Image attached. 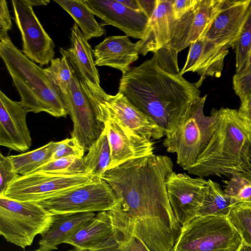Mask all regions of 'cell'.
Masks as SVG:
<instances>
[{"label": "cell", "mask_w": 251, "mask_h": 251, "mask_svg": "<svg viewBox=\"0 0 251 251\" xmlns=\"http://www.w3.org/2000/svg\"><path fill=\"white\" fill-rule=\"evenodd\" d=\"M71 46L66 50L61 48L62 55L66 56L88 88L99 89L100 76L95 63L93 50L77 25L71 28Z\"/></svg>", "instance_id": "cell-20"}, {"label": "cell", "mask_w": 251, "mask_h": 251, "mask_svg": "<svg viewBox=\"0 0 251 251\" xmlns=\"http://www.w3.org/2000/svg\"><path fill=\"white\" fill-rule=\"evenodd\" d=\"M154 53L159 65L163 70L176 74L180 73L177 64V52L166 45Z\"/></svg>", "instance_id": "cell-36"}, {"label": "cell", "mask_w": 251, "mask_h": 251, "mask_svg": "<svg viewBox=\"0 0 251 251\" xmlns=\"http://www.w3.org/2000/svg\"><path fill=\"white\" fill-rule=\"evenodd\" d=\"M56 142L50 141L35 150L18 155L9 156L16 172L26 176L51 160Z\"/></svg>", "instance_id": "cell-28"}, {"label": "cell", "mask_w": 251, "mask_h": 251, "mask_svg": "<svg viewBox=\"0 0 251 251\" xmlns=\"http://www.w3.org/2000/svg\"><path fill=\"white\" fill-rule=\"evenodd\" d=\"M50 66L44 69L47 75L52 83L58 88L65 97L75 71L67 58H53Z\"/></svg>", "instance_id": "cell-31"}, {"label": "cell", "mask_w": 251, "mask_h": 251, "mask_svg": "<svg viewBox=\"0 0 251 251\" xmlns=\"http://www.w3.org/2000/svg\"><path fill=\"white\" fill-rule=\"evenodd\" d=\"M28 111L20 101L9 98L0 91V145L24 152L32 145L26 123Z\"/></svg>", "instance_id": "cell-16"}, {"label": "cell", "mask_w": 251, "mask_h": 251, "mask_svg": "<svg viewBox=\"0 0 251 251\" xmlns=\"http://www.w3.org/2000/svg\"><path fill=\"white\" fill-rule=\"evenodd\" d=\"M94 179L87 174L67 175L34 172L20 176L9 184L3 196L0 197L38 202L89 183Z\"/></svg>", "instance_id": "cell-11"}, {"label": "cell", "mask_w": 251, "mask_h": 251, "mask_svg": "<svg viewBox=\"0 0 251 251\" xmlns=\"http://www.w3.org/2000/svg\"><path fill=\"white\" fill-rule=\"evenodd\" d=\"M118 92L159 126L166 136L201 97L196 83L161 68L155 53L122 75Z\"/></svg>", "instance_id": "cell-2"}, {"label": "cell", "mask_w": 251, "mask_h": 251, "mask_svg": "<svg viewBox=\"0 0 251 251\" xmlns=\"http://www.w3.org/2000/svg\"><path fill=\"white\" fill-rule=\"evenodd\" d=\"M199 0H173L172 4L173 15L176 20H179L191 10Z\"/></svg>", "instance_id": "cell-41"}, {"label": "cell", "mask_w": 251, "mask_h": 251, "mask_svg": "<svg viewBox=\"0 0 251 251\" xmlns=\"http://www.w3.org/2000/svg\"><path fill=\"white\" fill-rule=\"evenodd\" d=\"M250 70H251V56H250V59L248 67L247 69L244 72L250 71Z\"/></svg>", "instance_id": "cell-48"}, {"label": "cell", "mask_w": 251, "mask_h": 251, "mask_svg": "<svg viewBox=\"0 0 251 251\" xmlns=\"http://www.w3.org/2000/svg\"><path fill=\"white\" fill-rule=\"evenodd\" d=\"M173 0H157L143 38L139 40V53L156 52L170 41L176 23L173 15Z\"/></svg>", "instance_id": "cell-21"}, {"label": "cell", "mask_w": 251, "mask_h": 251, "mask_svg": "<svg viewBox=\"0 0 251 251\" xmlns=\"http://www.w3.org/2000/svg\"><path fill=\"white\" fill-rule=\"evenodd\" d=\"M27 2L31 6L39 5H47L50 2L49 0H26Z\"/></svg>", "instance_id": "cell-46"}, {"label": "cell", "mask_w": 251, "mask_h": 251, "mask_svg": "<svg viewBox=\"0 0 251 251\" xmlns=\"http://www.w3.org/2000/svg\"><path fill=\"white\" fill-rule=\"evenodd\" d=\"M206 98L207 95L201 97L191 106L163 141L167 151L176 153L177 163L186 171L206 148L215 129L214 114L204 113Z\"/></svg>", "instance_id": "cell-5"}, {"label": "cell", "mask_w": 251, "mask_h": 251, "mask_svg": "<svg viewBox=\"0 0 251 251\" xmlns=\"http://www.w3.org/2000/svg\"><path fill=\"white\" fill-rule=\"evenodd\" d=\"M9 156L0 153V196H3L9 184L18 178Z\"/></svg>", "instance_id": "cell-35"}, {"label": "cell", "mask_w": 251, "mask_h": 251, "mask_svg": "<svg viewBox=\"0 0 251 251\" xmlns=\"http://www.w3.org/2000/svg\"><path fill=\"white\" fill-rule=\"evenodd\" d=\"M96 215L94 212L54 215L53 222L39 242L42 251H51L66 242L86 222Z\"/></svg>", "instance_id": "cell-23"}, {"label": "cell", "mask_w": 251, "mask_h": 251, "mask_svg": "<svg viewBox=\"0 0 251 251\" xmlns=\"http://www.w3.org/2000/svg\"><path fill=\"white\" fill-rule=\"evenodd\" d=\"M173 167L170 157L153 153L108 169L100 177L119 200L108 211L124 243L135 237L151 251H173L182 226L167 192Z\"/></svg>", "instance_id": "cell-1"}, {"label": "cell", "mask_w": 251, "mask_h": 251, "mask_svg": "<svg viewBox=\"0 0 251 251\" xmlns=\"http://www.w3.org/2000/svg\"><path fill=\"white\" fill-rule=\"evenodd\" d=\"M36 202L53 215H65L108 211L119 200L109 185L98 178Z\"/></svg>", "instance_id": "cell-8"}, {"label": "cell", "mask_w": 251, "mask_h": 251, "mask_svg": "<svg viewBox=\"0 0 251 251\" xmlns=\"http://www.w3.org/2000/svg\"><path fill=\"white\" fill-rule=\"evenodd\" d=\"M54 219L36 202L0 197V234L23 249L30 246L36 235L45 233Z\"/></svg>", "instance_id": "cell-6"}, {"label": "cell", "mask_w": 251, "mask_h": 251, "mask_svg": "<svg viewBox=\"0 0 251 251\" xmlns=\"http://www.w3.org/2000/svg\"><path fill=\"white\" fill-rule=\"evenodd\" d=\"M242 243L227 217H196L181 226L173 251H238Z\"/></svg>", "instance_id": "cell-7"}, {"label": "cell", "mask_w": 251, "mask_h": 251, "mask_svg": "<svg viewBox=\"0 0 251 251\" xmlns=\"http://www.w3.org/2000/svg\"><path fill=\"white\" fill-rule=\"evenodd\" d=\"M74 19L87 40L102 36L105 29L96 20L94 14L82 0H54Z\"/></svg>", "instance_id": "cell-25"}, {"label": "cell", "mask_w": 251, "mask_h": 251, "mask_svg": "<svg viewBox=\"0 0 251 251\" xmlns=\"http://www.w3.org/2000/svg\"><path fill=\"white\" fill-rule=\"evenodd\" d=\"M83 159L86 174L93 178H100L108 169L111 162V151L105 127L99 138L91 145Z\"/></svg>", "instance_id": "cell-27"}, {"label": "cell", "mask_w": 251, "mask_h": 251, "mask_svg": "<svg viewBox=\"0 0 251 251\" xmlns=\"http://www.w3.org/2000/svg\"><path fill=\"white\" fill-rule=\"evenodd\" d=\"M241 101L238 113L244 123L251 129V94Z\"/></svg>", "instance_id": "cell-42"}, {"label": "cell", "mask_w": 251, "mask_h": 251, "mask_svg": "<svg viewBox=\"0 0 251 251\" xmlns=\"http://www.w3.org/2000/svg\"><path fill=\"white\" fill-rule=\"evenodd\" d=\"M233 88L240 100L251 94V70L234 75L232 79Z\"/></svg>", "instance_id": "cell-37"}, {"label": "cell", "mask_w": 251, "mask_h": 251, "mask_svg": "<svg viewBox=\"0 0 251 251\" xmlns=\"http://www.w3.org/2000/svg\"><path fill=\"white\" fill-rule=\"evenodd\" d=\"M85 151L73 138H66L56 142L51 160L69 156L84 157Z\"/></svg>", "instance_id": "cell-34"}, {"label": "cell", "mask_w": 251, "mask_h": 251, "mask_svg": "<svg viewBox=\"0 0 251 251\" xmlns=\"http://www.w3.org/2000/svg\"><path fill=\"white\" fill-rule=\"evenodd\" d=\"M238 251H251V247L243 243Z\"/></svg>", "instance_id": "cell-47"}, {"label": "cell", "mask_w": 251, "mask_h": 251, "mask_svg": "<svg viewBox=\"0 0 251 251\" xmlns=\"http://www.w3.org/2000/svg\"><path fill=\"white\" fill-rule=\"evenodd\" d=\"M224 182V192L235 204L241 202L251 203V170L233 175Z\"/></svg>", "instance_id": "cell-30"}, {"label": "cell", "mask_w": 251, "mask_h": 251, "mask_svg": "<svg viewBox=\"0 0 251 251\" xmlns=\"http://www.w3.org/2000/svg\"><path fill=\"white\" fill-rule=\"evenodd\" d=\"M234 205L233 200L226 194L218 183L208 179L202 203L197 217H227Z\"/></svg>", "instance_id": "cell-26"}, {"label": "cell", "mask_w": 251, "mask_h": 251, "mask_svg": "<svg viewBox=\"0 0 251 251\" xmlns=\"http://www.w3.org/2000/svg\"><path fill=\"white\" fill-rule=\"evenodd\" d=\"M15 23L21 34L23 53L41 66L54 56L55 44L26 0H12Z\"/></svg>", "instance_id": "cell-12"}, {"label": "cell", "mask_w": 251, "mask_h": 251, "mask_svg": "<svg viewBox=\"0 0 251 251\" xmlns=\"http://www.w3.org/2000/svg\"><path fill=\"white\" fill-rule=\"evenodd\" d=\"M202 39L203 46L193 71L200 76V79L196 83L199 88L206 77L221 76L225 59L228 54L229 48Z\"/></svg>", "instance_id": "cell-24"}, {"label": "cell", "mask_w": 251, "mask_h": 251, "mask_svg": "<svg viewBox=\"0 0 251 251\" xmlns=\"http://www.w3.org/2000/svg\"><path fill=\"white\" fill-rule=\"evenodd\" d=\"M12 26L11 18L8 8L7 1H0V41L9 37L8 32Z\"/></svg>", "instance_id": "cell-39"}, {"label": "cell", "mask_w": 251, "mask_h": 251, "mask_svg": "<svg viewBox=\"0 0 251 251\" xmlns=\"http://www.w3.org/2000/svg\"><path fill=\"white\" fill-rule=\"evenodd\" d=\"M105 25L114 26L128 37L142 39L150 19L143 11L131 9L118 0H82Z\"/></svg>", "instance_id": "cell-15"}, {"label": "cell", "mask_w": 251, "mask_h": 251, "mask_svg": "<svg viewBox=\"0 0 251 251\" xmlns=\"http://www.w3.org/2000/svg\"><path fill=\"white\" fill-rule=\"evenodd\" d=\"M93 51L96 66L116 69L124 75L138 59L139 40L133 43L126 35L111 36L97 45Z\"/></svg>", "instance_id": "cell-19"}, {"label": "cell", "mask_w": 251, "mask_h": 251, "mask_svg": "<svg viewBox=\"0 0 251 251\" xmlns=\"http://www.w3.org/2000/svg\"><path fill=\"white\" fill-rule=\"evenodd\" d=\"M104 124L111 151L108 169L128 160L153 154L154 146L151 139L113 121H107Z\"/></svg>", "instance_id": "cell-17"}, {"label": "cell", "mask_w": 251, "mask_h": 251, "mask_svg": "<svg viewBox=\"0 0 251 251\" xmlns=\"http://www.w3.org/2000/svg\"><path fill=\"white\" fill-rule=\"evenodd\" d=\"M83 157L69 156L52 160L35 172L67 175L86 174Z\"/></svg>", "instance_id": "cell-33"}, {"label": "cell", "mask_w": 251, "mask_h": 251, "mask_svg": "<svg viewBox=\"0 0 251 251\" xmlns=\"http://www.w3.org/2000/svg\"><path fill=\"white\" fill-rule=\"evenodd\" d=\"M251 3V0H225L222 9L201 38L232 47Z\"/></svg>", "instance_id": "cell-18"}, {"label": "cell", "mask_w": 251, "mask_h": 251, "mask_svg": "<svg viewBox=\"0 0 251 251\" xmlns=\"http://www.w3.org/2000/svg\"><path fill=\"white\" fill-rule=\"evenodd\" d=\"M128 8L137 11H143L138 0H118Z\"/></svg>", "instance_id": "cell-45"}, {"label": "cell", "mask_w": 251, "mask_h": 251, "mask_svg": "<svg viewBox=\"0 0 251 251\" xmlns=\"http://www.w3.org/2000/svg\"><path fill=\"white\" fill-rule=\"evenodd\" d=\"M225 0H199L176 21L170 42L166 45L178 53L201 38L220 12Z\"/></svg>", "instance_id": "cell-14"}, {"label": "cell", "mask_w": 251, "mask_h": 251, "mask_svg": "<svg viewBox=\"0 0 251 251\" xmlns=\"http://www.w3.org/2000/svg\"><path fill=\"white\" fill-rule=\"evenodd\" d=\"M207 180L173 172L166 188L169 201L176 218L184 226L197 217L203 200Z\"/></svg>", "instance_id": "cell-13"}, {"label": "cell", "mask_w": 251, "mask_h": 251, "mask_svg": "<svg viewBox=\"0 0 251 251\" xmlns=\"http://www.w3.org/2000/svg\"><path fill=\"white\" fill-rule=\"evenodd\" d=\"M122 251H151L146 245L140 239L131 237L123 243Z\"/></svg>", "instance_id": "cell-43"}, {"label": "cell", "mask_w": 251, "mask_h": 251, "mask_svg": "<svg viewBox=\"0 0 251 251\" xmlns=\"http://www.w3.org/2000/svg\"><path fill=\"white\" fill-rule=\"evenodd\" d=\"M0 56L28 112H46L55 117L69 114L65 97L44 69L27 58L9 37L0 41Z\"/></svg>", "instance_id": "cell-4"}, {"label": "cell", "mask_w": 251, "mask_h": 251, "mask_svg": "<svg viewBox=\"0 0 251 251\" xmlns=\"http://www.w3.org/2000/svg\"><path fill=\"white\" fill-rule=\"evenodd\" d=\"M215 129L210 141L195 163L187 170L204 177L226 176L251 170V129L238 110L213 109Z\"/></svg>", "instance_id": "cell-3"}, {"label": "cell", "mask_w": 251, "mask_h": 251, "mask_svg": "<svg viewBox=\"0 0 251 251\" xmlns=\"http://www.w3.org/2000/svg\"><path fill=\"white\" fill-rule=\"evenodd\" d=\"M122 242L114 230L113 234L107 240L94 249L86 250L75 248L68 251H122Z\"/></svg>", "instance_id": "cell-40"}, {"label": "cell", "mask_w": 251, "mask_h": 251, "mask_svg": "<svg viewBox=\"0 0 251 251\" xmlns=\"http://www.w3.org/2000/svg\"><path fill=\"white\" fill-rule=\"evenodd\" d=\"M235 54L236 74L248 68L251 54V3L232 47Z\"/></svg>", "instance_id": "cell-29"}, {"label": "cell", "mask_w": 251, "mask_h": 251, "mask_svg": "<svg viewBox=\"0 0 251 251\" xmlns=\"http://www.w3.org/2000/svg\"><path fill=\"white\" fill-rule=\"evenodd\" d=\"M33 251H42L39 248L36 250Z\"/></svg>", "instance_id": "cell-49"}, {"label": "cell", "mask_w": 251, "mask_h": 251, "mask_svg": "<svg viewBox=\"0 0 251 251\" xmlns=\"http://www.w3.org/2000/svg\"><path fill=\"white\" fill-rule=\"evenodd\" d=\"M114 232L108 211H101L83 225L66 243L77 249H94L109 239Z\"/></svg>", "instance_id": "cell-22"}, {"label": "cell", "mask_w": 251, "mask_h": 251, "mask_svg": "<svg viewBox=\"0 0 251 251\" xmlns=\"http://www.w3.org/2000/svg\"><path fill=\"white\" fill-rule=\"evenodd\" d=\"M227 218L240 235L242 242L251 247V203L236 204Z\"/></svg>", "instance_id": "cell-32"}, {"label": "cell", "mask_w": 251, "mask_h": 251, "mask_svg": "<svg viewBox=\"0 0 251 251\" xmlns=\"http://www.w3.org/2000/svg\"><path fill=\"white\" fill-rule=\"evenodd\" d=\"M203 44V40L201 38L190 46L189 52L185 64L180 71L182 75L187 72H192L195 69L199 59Z\"/></svg>", "instance_id": "cell-38"}, {"label": "cell", "mask_w": 251, "mask_h": 251, "mask_svg": "<svg viewBox=\"0 0 251 251\" xmlns=\"http://www.w3.org/2000/svg\"><path fill=\"white\" fill-rule=\"evenodd\" d=\"M142 10L149 19L153 15L157 3V0H138Z\"/></svg>", "instance_id": "cell-44"}, {"label": "cell", "mask_w": 251, "mask_h": 251, "mask_svg": "<svg viewBox=\"0 0 251 251\" xmlns=\"http://www.w3.org/2000/svg\"><path fill=\"white\" fill-rule=\"evenodd\" d=\"M88 90L97 106L99 119L103 124L107 121L116 122L151 140L160 139L165 135L159 126L132 104L121 93L118 92L111 95L102 88H88Z\"/></svg>", "instance_id": "cell-9"}, {"label": "cell", "mask_w": 251, "mask_h": 251, "mask_svg": "<svg viewBox=\"0 0 251 251\" xmlns=\"http://www.w3.org/2000/svg\"><path fill=\"white\" fill-rule=\"evenodd\" d=\"M65 98L73 123L71 138L80 145L85 152L88 151L99 138L105 126L99 119L97 106L86 85L75 71Z\"/></svg>", "instance_id": "cell-10"}]
</instances>
